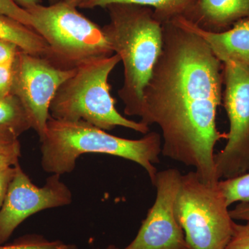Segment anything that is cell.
Returning <instances> with one entry per match:
<instances>
[{"mask_svg":"<svg viewBox=\"0 0 249 249\" xmlns=\"http://www.w3.org/2000/svg\"><path fill=\"white\" fill-rule=\"evenodd\" d=\"M162 52L144 90L147 125L160 126L162 155L193 167L204 182L219 181L214 147L227 133L217 129L223 64L197 34L176 21L163 24Z\"/></svg>","mask_w":249,"mask_h":249,"instance_id":"6da1fadb","label":"cell"},{"mask_svg":"<svg viewBox=\"0 0 249 249\" xmlns=\"http://www.w3.org/2000/svg\"><path fill=\"white\" fill-rule=\"evenodd\" d=\"M109 23L103 27L111 49L124 66L119 96L125 115H144V90L162 52L163 24L151 8L130 4L107 6Z\"/></svg>","mask_w":249,"mask_h":249,"instance_id":"7a4b0ae2","label":"cell"},{"mask_svg":"<svg viewBox=\"0 0 249 249\" xmlns=\"http://www.w3.org/2000/svg\"><path fill=\"white\" fill-rule=\"evenodd\" d=\"M40 142L41 165L46 173H72L80 156L103 154L140 165L152 183L158 173L155 164L160 162L162 149L161 137L157 132H149L142 138L133 140L111 135L85 121L58 120L52 116Z\"/></svg>","mask_w":249,"mask_h":249,"instance_id":"3957f363","label":"cell"},{"mask_svg":"<svg viewBox=\"0 0 249 249\" xmlns=\"http://www.w3.org/2000/svg\"><path fill=\"white\" fill-rule=\"evenodd\" d=\"M121 62L117 54L85 62L60 87L51 104L50 115L58 120L83 121L103 130L124 127L146 134L150 127L129 120L115 107L108 83L109 74Z\"/></svg>","mask_w":249,"mask_h":249,"instance_id":"277c9868","label":"cell"},{"mask_svg":"<svg viewBox=\"0 0 249 249\" xmlns=\"http://www.w3.org/2000/svg\"><path fill=\"white\" fill-rule=\"evenodd\" d=\"M27 11L32 18L33 29L48 45L46 59L59 68L73 70L114 53L103 27L74 6L58 1L48 6L37 5Z\"/></svg>","mask_w":249,"mask_h":249,"instance_id":"5b68a950","label":"cell"},{"mask_svg":"<svg viewBox=\"0 0 249 249\" xmlns=\"http://www.w3.org/2000/svg\"><path fill=\"white\" fill-rule=\"evenodd\" d=\"M218 182H204L196 171L181 176L175 214L187 249H225L231 238L235 222Z\"/></svg>","mask_w":249,"mask_h":249,"instance_id":"8992f818","label":"cell"},{"mask_svg":"<svg viewBox=\"0 0 249 249\" xmlns=\"http://www.w3.org/2000/svg\"><path fill=\"white\" fill-rule=\"evenodd\" d=\"M222 64L223 98L230 129L225 147L214 156L219 180L249 173V67L232 61Z\"/></svg>","mask_w":249,"mask_h":249,"instance_id":"52a82bcc","label":"cell"},{"mask_svg":"<svg viewBox=\"0 0 249 249\" xmlns=\"http://www.w3.org/2000/svg\"><path fill=\"white\" fill-rule=\"evenodd\" d=\"M76 69L63 70L47 59L19 50L14 63L12 93L22 102L31 128L40 141L45 137L51 104L60 87Z\"/></svg>","mask_w":249,"mask_h":249,"instance_id":"ba28073f","label":"cell"},{"mask_svg":"<svg viewBox=\"0 0 249 249\" xmlns=\"http://www.w3.org/2000/svg\"><path fill=\"white\" fill-rule=\"evenodd\" d=\"M60 176L52 174L43 186L37 187L20 165H17L0 210V245L6 243L16 229L33 214L71 204L73 195Z\"/></svg>","mask_w":249,"mask_h":249,"instance_id":"9c48e42d","label":"cell"},{"mask_svg":"<svg viewBox=\"0 0 249 249\" xmlns=\"http://www.w3.org/2000/svg\"><path fill=\"white\" fill-rule=\"evenodd\" d=\"M181 176L175 168L157 173L152 183L157 190L155 203L137 236L124 249H187L184 232L175 214Z\"/></svg>","mask_w":249,"mask_h":249,"instance_id":"30bf717a","label":"cell"},{"mask_svg":"<svg viewBox=\"0 0 249 249\" xmlns=\"http://www.w3.org/2000/svg\"><path fill=\"white\" fill-rule=\"evenodd\" d=\"M184 18L202 30L224 32L249 19V0H196Z\"/></svg>","mask_w":249,"mask_h":249,"instance_id":"8fae6325","label":"cell"},{"mask_svg":"<svg viewBox=\"0 0 249 249\" xmlns=\"http://www.w3.org/2000/svg\"><path fill=\"white\" fill-rule=\"evenodd\" d=\"M173 20L200 36L221 62H235L249 67V19L240 21L222 33L202 30L183 17Z\"/></svg>","mask_w":249,"mask_h":249,"instance_id":"7c38bea8","label":"cell"},{"mask_svg":"<svg viewBox=\"0 0 249 249\" xmlns=\"http://www.w3.org/2000/svg\"><path fill=\"white\" fill-rule=\"evenodd\" d=\"M0 39L9 41L21 50L47 58L49 47L45 39L32 28L0 14Z\"/></svg>","mask_w":249,"mask_h":249,"instance_id":"4fadbf2b","label":"cell"},{"mask_svg":"<svg viewBox=\"0 0 249 249\" xmlns=\"http://www.w3.org/2000/svg\"><path fill=\"white\" fill-rule=\"evenodd\" d=\"M196 0H89L82 9L106 8L114 4H130L151 8L155 17L162 24L171 22L175 18H184Z\"/></svg>","mask_w":249,"mask_h":249,"instance_id":"5bb4252c","label":"cell"},{"mask_svg":"<svg viewBox=\"0 0 249 249\" xmlns=\"http://www.w3.org/2000/svg\"><path fill=\"white\" fill-rule=\"evenodd\" d=\"M0 128L9 129L18 137L31 128L25 108L13 93L0 97Z\"/></svg>","mask_w":249,"mask_h":249,"instance_id":"9a60e30c","label":"cell"},{"mask_svg":"<svg viewBox=\"0 0 249 249\" xmlns=\"http://www.w3.org/2000/svg\"><path fill=\"white\" fill-rule=\"evenodd\" d=\"M0 249H78L74 244L61 240H49L38 234H28L9 244H1Z\"/></svg>","mask_w":249,"mask_h":249,"instance_id":"2e32d148","label":"cell"},{"mask_svg":"<svg viewBox=\"0 0 249 249\" xmlns=\"http://www.w3.org/2000/svg\"><path fill=\"white\" fill-rule=\"evenodd\" d=\"M218 186L228 206L235 202L249 203V173L231 178L219 180Z\"/></svg>","mask_w":249,"mask_h":249,"instance_id":"e0dca14e","label":"cell"},{"mask_svg":"<svg viewBox=\"0 0 249 249\" xmlns=\"http://www.w3.org/2000/svg\"><path fill=\"white\" fill-rule=\"evenodd\" d=\"M0 14L14 18L24 25L32 28L33 20L31 15L13 0H0Z\"/></svg>","mask_w":249,"mask_h":249,"instance_id":"ac0fdd59","label":"cell"},{"mask_svg":"<svg viewBox=\"0 0 249 249\" xmlns=\"http://www.w3.org/2000/svg\"><path fill=\"white\" fill-rule=\"evenodd\" d=\"M225 249H249V222L235 223L231 238Z\"/></svg>","mask_w":249,"mask_h":249,"instance_id":"d6986e66","label":"cell"},{"mask_svg":"<svg viewBox=\"0 0 249 249\" xmlns=\"http://www.w3.org/2000/svg\"><path fill=\"white\" fill-rule=\"evenodd\" d=\"M14 62L0 65V97L12 93Z\"/></svg>","mask_w":249,"mask_h":249,"instance_id":"ffe728a7","label":"cell"},{"mask_svg":"<svg viewBox=\"0 0 249 249\" xmlns=\"http://www.w3.org/2000/svg\"><path fill=\"white\" fill-rule=\"evenodd\" d=\"M21 151L18 137L9 129L0 128V154Z\"/></svg>","mask_w":249,"mask_h":249,"instance_id":"44dd1931","label":"cell"},{"mask_svg":"<svg viewBox=\"0 0 249 249\" xmlns=\"http://www.w3.org/2000/svg\"><path fill=\"white\" fill-rule=\"evenodd\" d=\"M17 165L0 170V210L4 204L10 183L14 178L15 174L16 173Z\"/></svg>","mask_w":249,"mask_h":249,"instance_id":"7402d4cb","label":"cell"},{"mask_svg":"<svg viewBox=\"0 0 249 249\" xmlns=\"http://www.w3.org/2000/svg\"><path fill=\"white\" fill-rule=\"evenodd\" d=\"M19 50L13 42L0 39V65L14 62Z\"/></svg>","mask_w":249,"mask_h":249,"instance_id":"603a6c76","label":"cell"},{"mask_svg":"<svg viewBox=\"0 0 249 249\" xmlns=\"http://www.w3.org/2000/svg\"><path fill=\"white\" fill-rule=\"evenodd\" d=\"M229 213L233 220L249 222V203L241 202Z\"/></svg>","mask_w":249,"mask_h":249,"instance_id":"cb8c5ba5","label":"cell"},{"mask_svg":"<svg viewBox=\"0 0 249 249\" xmlns=\"http://www.w3.org/2000/svg\"><path fill=\"white\" fill-rule=\"evenodd\" d=\"M21 151L7 152L0 154V170L19 164Z\"/></svg>","mask_w":249,"mask_h":249,"instance_id":"d4e9b609","label":"cell"},{"mask_svg":"<svg viewBox=\"0 0 249 249\" xmlns=\"http://www.w3.org/2000/svg\"><path fill=\"white\" fill-rule=\"evenodd\" d=\"M13 1L26 11L37 5L42 4V0H13Z\"/></svg>","mask_w":249,"mask_h":249,"instance_id":"484cf974","label":"cell"},{"mask_svg":"<svg viewBox=\"0 0 249 249\" xmlns=\"http://www.w3.org/2000/svg\"><path fill=\"white\" fill-rule=\"evenodd\" d=\"M60 1H64V2L71 5L72 6H74V7L80 8L89 0H60Z\"/></svg>","mask_w":249,"mask_h":249,"instance_id":"4316f807","label":"cell"},{"mask_svg":"<svg viewBox=\"0 0 249 249\" xmlns=\"http://www.w3.org/2000/svg\"><path fill=\"white\" fill-rule=\"evenodd\" d=\"M106 249H120L119 248V247H116V246L114 245H110L109 246H107V247H106Z\"/></svg>","mask_w":249,"mask_h":249,"instance_id":"83f0119b","label":"cell"},{"mask_svg":"<svg viewBox=\"0 0 249 249\" xmlns=\"http://www.w3.org/2000/svg\"><path fill=\"white\" fill-rule=\"evenodd\" d=\"M49 1H50V2L52 3V4H54V3L58 2L60 0H49Z\"/></svg>","mask_w":249,"mask_h":249,"instance_id":"f1b7e54d","label":"cell"},{"mask_svg":"<svg viewBox=\"0 0 249 249\" xmlns=\"http://www.w3.org/2000/svg\"><path fill=\"white\" fill-rule=\"evenodd\" d=\"M98 249V248H96V249Z\"/></svg>","mask_w":249,"mask_h":249,"instance_id":"f546056e","label":"cell"}]
</instances>
